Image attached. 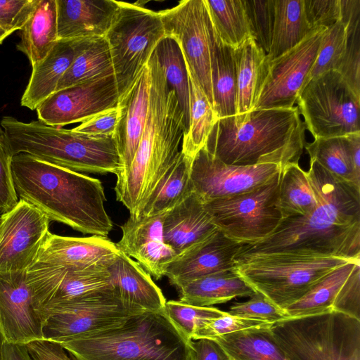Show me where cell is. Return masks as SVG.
<instances>
[{"label":"cell","mask_w":360,"mask_h":360,"mask_svg":"<svg viewBox=\"0 0 360 360\" xmlns=\"http://www.w3.org/2000/svg\"><path fill=\"white\" fill-rule=\"evenodd\" d=\"M307 174L316 207L307 215L282 219L270 236L243 244L236 257L290 252L360 260V187L337 178L314 160Z\"/></svg>","instance_id":"cell-1"},{"label":"cell","mask_w":360,"mask_h":360,"mask_svg":"<svg viewBox=\"0 0 360 360\" xmlns=\"http://www.w3.org/2000/svg\"><path fill=\"white\" fill-rule=\"evenodd\" d=\"M15 191L50 221L84 234L108 238L112 221L106 212L101 181L29 154L13 155L11 163Z\"/></svg>","instance_id":"cell-2"},{"label":"cell","mask_w":360,"mask_h":360,"mask_svg":"<svg viewBox=\"0 0 360 360\" xmlns=\"http://www.w3.org/2000/svg\"><path fill=\"white\" fill-rule=\"evenodd\" d=\"M306 127L297 107L252 110L217 120L203 146L225 164H299Z\"/></svg>","instance_id":"cell-3"},{"label":"cell","mask_w":360,"mask_h":360,"mask_svg":"<svg viewBox=\"0 0 360 360\" xmlns=\"http://www.w3.org/2000/svg\"><path fill=\"white\" fill-rule=\"evenodd\" d=\"M146 125L130 167L117 176L116 198L134 215L179 155L185 134L183 114L156 56L151 55Z\"/></svg>","instance_id":"cell-4"},{"label":"cell","mask_w":360,"mask_h":360,"mask_svg":"<svg viewBox=\"0 0 360 360\" xmlns=\"http://www.w3.org/2000/svg\"><path fill=\"white\" fill-rule=\"evenodd\" d=\"M191 340L163 311L135 314L120 327L56 342L76 360H193Z\"/></svg>","instance_id":"cell-5"},{"label":"cell","mask_w":360,"mask_h":360,"mask_svg":"<svg viewBox=\"0 0 360 360\" xmlns=\"http://www.w3.org/2000/svg\"><path fill=\"white\" fill-rule=\"evenodd\" d=\"M0 124L13 155L29 154L76 172L117 176L123 169L115 136L89 135L39 120L23 122L11 116L3 117Z\"/></svg>","instance_id":"cell-6"},{"label":"cell","mask_w":360,"mask_h":360,"mask_svg":"<svg viewBox=\"0 0 360 360\" xmlns=\"http://www.w3.org/2000/svg\"><path fill=\"white\" fill-rule=\"evenodd\" d=\"M351 261L290 252L259 253L236 257L233 269L255 292L284 310L326 274Z\"/></svg>","instance_id":"cell-7"},{"label":"cell","mask_w":360,"mask_h":360,"mask_svg":"<svg viewBox=\"0 0 360 360\" xmlns=\"http://www.w3.org/2000/svg\"><path fill=\"white\" fill-rule=\"evenodd\" d=\"M290 360H360V319L330 311L271 326Z\"/></svg>","instance_id":"cell-8"},{"label":"cell","mask_w":360,"mask_h":360,"mask_svg":"<svg viewBox=\"0 0 360 360\" xmlns=\"http://www.w3.org/2000/svg\"><path fill=\"white\" fill-rule=\"evenodd\" d=\"M165 37L158 12L119 1L118 11L105 38L109 45L120 97L132 86Z\"/></svg>","instance_id":"cell-9"},{"label":"cell","mask_w":360,"mask_h":360,"mask_svg":"<svg viewBox=\"0 0 360 360\" xmlns=\"http://www.w3.org/2000/svg\"><path fill=\"white\" fill-rule=\"evenodd\" d=\"M297 103L306 129L314 139L360 133V96L337 70L310 79Z\"/></svg>","instance_id":"cell-10"},{"label":"cell","mask_w":360,"mask_h":360,"mask_svg":"<svg viewBox=\"0 0 360 360\" xmlns=\"http://www.w3.org/2000/svg\"><path fill=\"white\" fill-rule=\"evenodd\" d=\"M281 172L250 192L205 202L212 219L224 235L243 244L270 236L282 219L278 208Z\"/></svg>","instance_id":"cell-11"},{"label":"cell","mask_w":360,"mask_h":360,"mask_svg":"<svg viewBox=\"0 0 360 360\" xmlns=\"http://www.w3.org/2000/svg\"><path fill=\"white\" fill-rule=\"evenodd\" d=\"M143 312L124 304L112 290L91 293L42 311L43 339L58 342L99 333Z\"/></svg>","instance_id":"cell-12"},{"label":"cell","mask_w":360,"mask_h":360,"mask_svg":"<svg viewBox=\"0 0 360 360\" xmlns=\"http://www.w3.org/2000/svg\"><path fill=\"white\" fill-rule=\"evenodd\" d=\"M158 14L165 36L178 43L188 73L213 107L211 53L214 29L205 0L181 1Z\"/></svg>","instance_id":"cell-13"},{"label":"cell","mask_w":360,"mask_h":360,"mask_svg":"<svg viewBox=\"0 0 360 360\" xmlns=\"http://www.w3.org/2000/svg\"><path fill=\"white\" fill-rule=\"evenodd\" d=\"M326 27L312 30L292 49L267 61L253 110L290 108L297 102Z\"/></svg>","instance_id":"cell-14"},{"label":"cell","mask_w":360,"mask_h":360,"mask_svg":"<svg viewBox=\"0 0 360 360\" xmlns=\"http://www.w3.org/2000/svg\"><path fill=\"white\" fill-rule=\"evenodd\" d=\"M280 172L275 164L227 165L202 147L193 158L191 179L194 191L207 202L253 191Z\"/></svg>","instance_id":"cell-15"},{"label":"cell","mask_w":360,"mask_h":360,"mask_svg":"<svg viewBox=\"0 0 360 360\" xmlns=\"http://www.w3.org/2000/svg\"><path fill=\"white\" fill-rule=\"evenodd\" d=\"M50 221L21 199L0 215V274L25 271L33 264L50 233Z\"/></svg>","instance_id":"cell-16"},{"label":"cell","mask_w":360,"mask_h":360,"mask_svg":"<svg viewBox=\"0 0 360 360\" xmlns=\"http://www.w3.org/2000/svg\"><path fill=\"white\" fill-rule=\"evenodd\" d=\"M119 98L115 76L110 75L56 91L36 110L39 121L61 127L116 107Z\"/></svg>","instance_id":"cell-17"},{"label":"cell","mask_w":360,"mask_h":360,"mask_svg":"<svg viewBox=\"0 0 360 360\" xmlns=\"http://www.w3.org/2000/svg\"><path fill=\"white\" fill-rule=\"evenodd\" d=\"M26 276L39 316L54 306L91 293L112 290L108 269L30 268Z\"/></svg>","instance_id":"cell-18"},{"label":"cell","mask_w":360,"mask_h":360,"mask_svg":"<svg viewBox=\"0 0 360 360\" xmlns=\"http://www.w3.org/2000/svg\"><path fill=\"white\" fill-rule=\"evenodd\" d=\"M0 326L7 343L26 345L43 339L26 271L0 274Z\"/></svg>","instance_id":"cell-19"},{"label":"cell","mask_w":360,"mask_h":360,"mask_svg":"<svg viewBox=\"0 0 360 360\" xmlns=\"http://www.w3.org/2000/svg\"><path fill=\"white\" fill-rule=\"evenodd\" d=\"M119 250L105 237H69L49 233L30 268L108 269Z\"/></svg>","instance_id":"cell-20"},{"label":"cell","mask_w":360,"mask_h":360,"mask_svg":"<svg viewBox=\"0 0 360 360\" xmlns=\"http://www.w3.org/2000/svg\"><path fill=\"white\" fill-rule=\"evenodd\" d=\"M243 245L217 229L204 240L177 255L166 266L165 276L177 288L200 277L233 269Z\"/></svg>","instance_id":"cell-21"},{"label":"cell","mask_w":360,"mask_h":360,"mask_svg":"<svg viewBox=\"0 0 360 360\" xmlns=\"http://www.w3.org/2000/svg\"><path fill=\"white\" fill-rule=\"evenodd\" d=\"M166 212L134 219L129 216L121 226L122 236L117 248L134 258L150 276L158 280L177 254L164 241L163 222Z\"/></svg>","instance_id":"cell-22"},{"label":"cell","mask_w":360,"mask_h":360,"mask_svg":"<svg viewBox=\"0 0 360 360\" xmlns=\"http://www.w3.org/2000/svg\"><path fill=\"white\" fill-rule=\"evenodd\" d=\"M150 82L147 63L132 86L119 98L120 115L115 134L123 165L119 174L130 167L136 153L148 115Z\"/></svg>","instance_id":"cell-23"},{"label":"cell","mask_w":360,"mask_h":360,"mask_svg":"<svg viewBox=\"0 0 360 360\" xmlns=\"http://www.w3.org/2000/svg\"><path fill=\"white\" fill-rule=\"evenodd\" d=\"M58 39L103 37L119 8L114 0H56Z\"/></svg>","instance_id":"cell-24"},{"label":"cell","mask_w":360,"mask_h":360,"mask_svg":"<svg viewBox=\"0 0 360 360\" xmlns=\"http://www.w3.org/2000/svg\"><path fill=\"white\" fill-rule=\"evenodd\" d=\"M114 294L126 305L141 311H163L166 299L150 275L119 250L108 266Z\"/></svg>","instance_id":"cell-25"},{"label":"cell","mask_w":360,"mask_h":360,"mask_svg":"<svg viewBox=\"0 0 360 360\" xmlns=\"http://www.w3.org/2000/svg\"><path fill=\"white\" fill-rule=\"evenodd\" d=\"M217 229L205 202L193 191L166 212L163 238L165 243L179 255Z\"/></svg>","instance_id":"cell-26"},{"label":"cell","mask_w":360,"mask_h":360,"mask_svg":"<svg viewBox=\"0 0 360 360\" xmlns=\"http://www.w3.org/2000/svg\"><path fill=\"white\" fill-rule=\"evenodd\" d=\"M83 38L58 39L46 56L32 68L20 104L30 110L56 90L57 85L77 55Z\"/></svg>","instance_id":"cell-27"},{"label":"cell","mask_w":360,"mask_h":360,"mask_svg":"<svg viewBox=\"0 0 360 360\" xmlns=\"http://www.w3.org/2000/svg\"><path fill=\"white\" fill-rule=\"evenodd\" d=\"M179 301L198 307L223 304L238 297H250L255 291L233 268L213 273L177 288Z\"/></svg>","instance_id":"cell-28"},{"label":"cell","mask_w":360,"mask_h":360,"mask_svg":"<svg viewBox=\"0 0 360 360\" xmlns=\"http://www.w3.org/2000/svg\"><path fill=\"white\" fill-rule=\"evenodd\" d=\"M192 160L180 150L135 214L129 216L138 219L167 212L191 193L194 191L191 179Z\"/></svg>","instance_id":"cell-29"},{"label":"cell","mask_w":360,"mask_h":360,"mask_svg":"<svg viewBox=\"0 0 360 360\" xmlns=\"http://www.w3.org/2000/svg\"><path fill=\"white\" fill-rule=\"evenodd\" d=\"M20 37L16 48L27 57L33 68L58 40L56 0H38L30 17L20 30Z\"/></svg>","instance_id":"cell-30"},{"label":"cell","mask_w":360,"mask_h":360,"mask_svg":"<svg viewBox=\"0 0 360 360\" xmlns=\"http://www.w3.org/2000/svg\"><path fill=\"white\" fill-rule=\"evenodd\" d=\"M234 49L224 44L214 31L211 53L213 109L217 119L236 114V70Z\"/></svg>","instance_id":"cell-31"},{"label":"cell","mask_w":360,"mask_h":360,"mask_svg":"<svg viewBox=\"0 0 360 360\" xmlns=\"http://www.w3.org/2000/svg\"><path fill=\"white\" fill-rule=\"evenodd\" d=\"M236 70V114L243 117L253 110L266 63V53L253 38L234 50Z\"/></svg>","instance_id":"cell-32"},{"label":"cell","mask_w":360,"mask_h":360,"mask_svg":"<svg viewBox=\"0 0 360 360\" xmlns=\"http://www.w3.org/2000/svg\"><path fill=\"white\" fill-rule=\"evenodd\" d=\"M212 340L221 346L229 360H290L271 326L240 330Z\"/></svg>","instance_id":"cell-33"},{"label":"cell","mask_w":360,"mask_h":360,"mask_svg":"<svg viewBox=\"0 0 360 360\" xmlns=\"http://www.w3.org/2000/svg\"><path fill=\"white\" fill-rule=\"evenodd\" d=\"M110 75H114V70L105 37L83 38L77 55L60 79L56 91Z\"/></svg>","instance_id":"cell-34"},{"label":"cell","mask_w":360,"mask_h":360,"mask_svg":"<svg viewBox=\"0 0 360 360\" xmlns=\"http://www.w3.org/2000/svg\"><path fill=\"white\" fill-rule=\"evenodd\" d=\"M274 6L271 42L266 54L267 61L295 47L312 31L305 18L303 0H274Z\"/></svg>","instance_id":"cell-35"},{"label":"cell","mask_w":360,"mask_h":360,"mask_svg":"<svg viewBox=\"0 0 360 360\" xmlns=\"http://www.w3.org/2000/svg\"><path fill=\"white\" fill-rule=\"evenodd\" d=\"M357 263L360 260L349 262L323 276L304 296L283 310L288 318L332 311L338 293Z\"/></svg>","instance_id":"cell-36"},{"label":"cell","mask_w":360,"mask_h":360,"mask_svg":"<svg viewBox=\"0 0 360 360\" xmlns=\"http://www.w3.org/2000/svg\"><path fill=\"white\" fill-rule=\"evenodd\" d=\"M317 201L307 172L299 164H290L280 174L278 208L282 219L310 213Z\"/></svg>","instance_id":"cell-37"},{"label":"cell","mask_w":360,"mask_h":360,"mask_svg":"<svg viewBox=\"0 0 360 360\" xmlns=\"http://www.w3.org/2000/svg\"><path fill=\"white\" fill-rule=\"evenodd\" d=\"M214 31L236 49L253 38L243 0H205Z\"/></svg>","instance_id":"cell-38"},{"label":"cell","mask_w":360,"mask_h":360,"mask_svg":"<svg viewBox=\"0 0 360 360\" xmlns=\"http://www.w3.org/2000/svg\"><path fill=\"white\" fill-rule=\"evenodd\" d=\"M153 53L167 84L176 94L186 134L189 127V75L184 56L176 40L168 36L160 40Z\"/></svg>","instance_id":"cell-39"},{"label":"cell","mask_w":360,"mask_h":360,"mask_svg":"<svg viewBox=\"0 0 360 360\" xmlns=\"http://www.w3.org/2000/svg\"><path fill=\"white\" fill-rule=\"evenodd\" d=\"M189 75V127L184 135L181 151L193 159L205 146L217 121L213 107L194 78Z\"/></svg>","instance_id":"cell-40"},{"label":"cell","mask_w":360,"mask_h":360,"mask_svg":"<svg viewBox=\"0 0 360 360\" xmlns=\"http://www.w3.org/2000/svg\"><path fill=\"white\" fill-rule=\"evenodd\" d=\"M304 148L310 160L316 161L337 178L360 187V180L352 167L348 135L314 139L306 143Z\"/></svg>","instance_id":"cell-41"},{"label":"cell","mask_w":360,"mask_h":360,"mask_svg":"<svg viewBox=\"0 0 360 360\" xmlns=\"http://www.w3.org/2000/svg\"><path fill=\"white\" fill-rule=\"evenodd\" d=\"M347 44V28L343 22L338 21L327 27L322 37L316 60L304 86L310 79L325 72L338 71L345 57Z\"/></svg>","instance_id":"cell-42"},{"label":"cell","mask_w":360,"mask_h":360,"mask_svg":"<svg viewBox=\"0 0 360 360\" xmlns=\"http://www.w3.org/2000/svg\"><path fill=\"white\" fill-rule=\"evenodd\" d=\"M164 312L176 328L189 340L205 323L227 314V311L216 307L193 306L175 300L166 302Z\"/></svg>","instance_id":"cell-43"},{"label":"cell","mask_w":360,"mask_h":360,"mask_svg":"<svg viewBox=\"0 0 360 360\" xmlns=\"http://www.w3.org/2000/svg\"><path fill=\"white\" fill-rule=\"evenodd\" d=\"M252 36L266 54L271 42L275 6L274 0H243Z\"/></svg>","instance_id":"cell-44"},{"label":"cell","mask_w":360,"mask_h":360,"mask_svg":"<svg viewBox=\"0 0 360 360\" xmlns=\"http://www.w3.org/2000/svg\"><path fill=\"white\" fill-rule=\"evenodd\" d=\"M250 298L235 302L227 311L231 315L274 323L288 318L283 310L271 302L262 294L255 292Z\"/></svg>","instance_id":"cell-45"},{"label":"cell","mask_w":360,"mask_h":360,"mask_svg":"<svg viewBox=\"0 0 360 360\" xmlns=\"http://www.w3.org/2000/svg\"><path fill=\"white\" fill-rule=\"evenodd\" d=\"M347 49L338 70L353 91L360 96V18L347 26Z\"/></svg>","instance_id":"cell-46"},{"label":"cell","mask_w":360,"mask_h":360,"mask_svg":"<svg viewBox=\"0 0 360 360\" xmlns=\"http://www.w3.org/2000/svg\"><path fill=\"white\" fill-rule=\"evenodd\" d=\"M274 323L246 319L227 314L213 319L197 330L192 340L200 338L214 339L219 336L253 328L271 326Z\"/></svg>","instance_id":"cell-47"},{"label":"cell","mask_w":360,"mask_h":360,"mask_svg":"<svg viewBox=\"0 0 360 360\" xmlns=\"http://www.w3.org/2000/svg\"><path fill=\"white\" fill-rule=\"evenodd\" d=\"M13 155L6 136L0 128V213L9 211L18 202L12 174Z\"/></svg>","instance_id":"cell-48"},{"label":"cell","mask_w":360,"mask_h":360,"mask_svg":"<svg viewBox=\"0 0 360 360\" xmlns=\"http://www.w3.org/2000/svg\"><path fill=\"white\" fill-rule=\"evenodd\" d=\"M303 8L311 30L327 28L340 19V0H303Z\"/></svg>","instance_id":"cell-49"},{"label":"cell","mask_w":360,"mask_h":360,"mask_svg":"<svg viewBox=\"0 0 360 360\" xmlns=\"http://www.w3.org/2000/svg\"><path fill=\"white\" fill-rule=\"evenodd\" d=\"M37 2L38 0H0V27L9 34L20 30Z\"/></svg>","instance_id":"cell-50"},{"label":"cell","mask_w":360,"mask_h":360,"mask_svg":"<svg viewBox=\"0 0 360 360\" xmlns=\"http://www.w3.org/2000/svg\"><path fill=\"white\" fill-rule=\"evenodd\" d=\"M332 311L360 319V263H357L342 287Z\"/></svg>","instance_id":"cell-51"},{"label":"cell","mask_w":360,"mask_h":360,"mask_svg":"<svg viewBox=\"0 0 360 360\" xmlns=\"http://www.w3.org/2000/svg\"><path fill=\"white\" fill-rule=\"evenodd\" d=\"M120 115V110L117 105L93 115L72 130L93 136H115Z\"/></svg>","instance_id":"cell-52"},{"label":"cell","mask_w":360,"mask_h":360,"mask_svg":"<svg viewBox=\"0 0 360 360\" xmlns=\"http://www.w3.org/2000/svg\"><path fill=\"white\" fill-rule=\"evenodd\" d=\"M25 346L32 360H76L68 354L59 343L53 341L41 339Z\"/></svg>","instance_id":"cell-53"},{"label":"cell","mask_w":360,"mask_h":360,"mask_svg":"<svg viewBox=\"0 0 360 360\" xmlns=\"http://www.w3.org/2000/svg\"><path fill=\"white\" fill-rule=\"evenodd\" d=\"M193 360H229L221 346L214 340H191Z\"/></svg>","instance_id":"cell-54"},{"label":"cell","mask_w":360,"mask_h":360,"mask_svg":"<svg viewBox=\"0 0 360 360\" xmlns=\"http://www.w3.org/2000/svg\"><path fill=\"white\" fill-rule=\"evenodd\" d=\"M348 139L354 172L360 180V133L348 134Z\"/></svg>","instance_id":"cell-55"},{"label":"cell","mask_w":360,"mask_h":360,"mask_svg":"<svg viewBox=\"0 0 360 360\" xmlns=\"http://www.w3.org/2000/svg\"><path fill=\"white\" fill-rule=\"evenodd\" d=\"M3 360H32L25 345L5 342Z\"/></svg>","instance_id":"cell-56"},{"label":"cell","mask_w":360,"mask_h":360,"mask_svg":"<svg viewBox=\"0 0 360 360\" xmlns=\"http://www.w3.org/2000/svg\"><path fill=\"white\" fill-rule=\"evenodd\" d=\"M6 342V340L4 338V334L2 333L1 326H0V360H3L4 357V347Z\"/></svg>","instance_id":"cell-57"},{"label":"cell","mask_w":360,"mask_h":360,"mask_svg":"<svg viewBox=\"0 0 360 360\" xmlns=\"http://www.w3.org/2000/svg\"><path fill=\"white\" fill-rule=\"evenodd\" d=\"M10 34L8 33L5 32L0 27V44H1L2 42L6 39V38Z\"/></svg>","instance_id":"cell-58"},{"label":"cell","mask_w":360,"mask_h":360,"mask_svg":"<svg viewBox=\"0 0 360 360\" xmlns=\"http://www.w3.org/2000/svg\"><path fill=\"white\" fill-rule=\"evenodd\" d=\"M1 214L0 213V215H1Z\"/></svg>","instance_id":"cell-59"}]
</instances>
